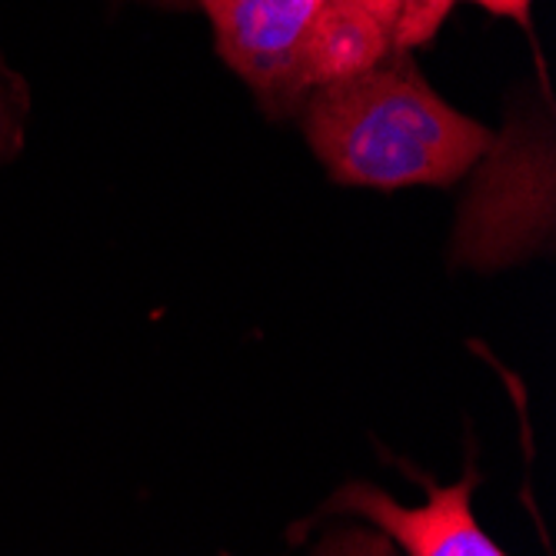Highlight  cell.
Listing matches in <instances>:
<instances>
[{
    "mask_svg": "<svg viewBox=\"0 0 556 556\" xmlns=\"http://www.w3.org/2000/svg\"><path fill=\"white\" fill-rule=\"evenodd\" d=\"M307 140L333 180L380 190L453 184L493 150V134L453 111L400 50L314 87Z\"/></svg>",
    "mask_w": 556,
    "mask_h": 556,
    "instance_id": "1",
    "label": "cell"
},
{
    "mask_svg": "<svg viewBox=\"0 0 556 556\" xmlns=\"http://www.w3.org/2000/svg\"><path fill=\"white\" fill-rule=\"evenodd\" d=\"M220 58L270 104L311 93V50L327 0H200Z\"/></svg>",
    "mask_w": 556,
    "mask_h": 556,
    "instance_id": "2",
    "label": "cell"
},
{
    "mask_svg": "<svg viewBox=\"0 0 556 556\" xmlns=\"http://www.w3.org/2000/svg\"><path fill=\"white\" fill-rule=\"evenodd\" d=\"M473 486L477 470H467L457 483L430 486L420 507H403L370 483H350L327 500L324 514L370 520L407 556H507L473 517Z\"/></svg>",
    "mask_w": 556,
    "mask_h": 556,
    "instance_id": "3",
    "label": "cell"
},
{
    "mask_svg": "<svg viewBox=\"0 0 556 556\" xmlns=\"http://www.w3.org/2000/svg\"><path fill=\"white\" fill-rule=\"evenodd\" d=\"M453 4H457V0H403L400 17L393 24V50L407 54L410 47L427 43Z\"/></svg>",
    "mask_w": 556,
    "mask_h": 556,
    "instance_id": "4",
    "label": "cell"
},
{
    "mask_svg": "<svg viewBox=\"0 0 556 556\" xmlns=\"http://www.w3.org/2000/svg\"><path fill=\"white\" fill-rule=\"evenodd\" d=\"M317 556H396L383 536H370L367 530H337L324 540Z\"/></svg>",
    "mask_w": 556,
    "mask_h": 556,
    "instance_id": "5",
    "label": "cell"
},
{
    "mask_svg": "<svg viewBox=\"0 0 556 556\" xmlns=\"http://www.w3.org/2000/svg\"><path fill=\"white\" fill-rule=\"evenodd\" d=\"M337 4L357 8V11L370 14L374 21H380V24L390 30V43H393V24H396V17H400L403 0H337Z\"/></svg>",
    "mask_w": 556,
    "mask_h": 556,
    "instance_id": "6",
    "label": "cell"
},
{
    "mask_svg": "<svg viewBox=\"0 0 556 556\" xmlns=\"http://www.w3.org/2000/svg\"><path fill=\"white\" fill-rule=\"evenodd\" d=\"M473 4L486 8L490 14H500V17H523L530 0H473Z\"/></svg>",
    "mask_w": 556,
    "mask_h": 556,
    "instance_id": "7",
    "label": "cell"
},
{
    "mask_svg": "<svg viewBox=\"0 0 556 556\" xmlns=\"http://www.w3.org/2000/svg\"><path fill=\"white\" fill-rule=\"evenodd\" d=\"M8 130H11V117H8L4 104H0V154H4V143H8Z\"/></svg>",
    "mask_w": 556,
    "mask_h": 556,
    "instance_id": "8",
    "label": "cell"
}]
</instances>
